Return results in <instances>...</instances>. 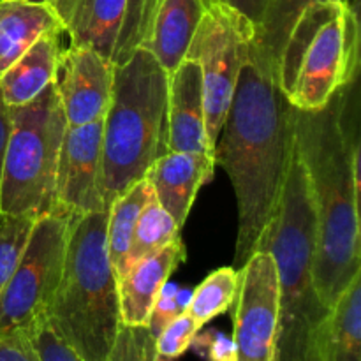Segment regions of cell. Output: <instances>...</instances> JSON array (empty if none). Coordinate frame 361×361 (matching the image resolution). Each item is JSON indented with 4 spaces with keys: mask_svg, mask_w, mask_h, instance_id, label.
I'll list each match as a JSON object with an SVG mask.
<instances>
[{
    "mask_svg": "<svg viewBox=\"0 0 361 361\" xmlns=\"http://www.w3.org/2000/svg\"><path fill=\"white\" fill-rule=\"evenodd\" d=\"M293 150L295 108L252 41L214 145L215 166L228 173L238 208L236 270L261 250L281 201Z\"/></svg>",
    "mask_w": 361,
    "mask_h": 361,
    "instance_id": "1",
    "label": "cell"
},
{
    "mask_svg": "<svg viewBox=\"0 0 361 361\" xmlns=\"http://www.w3.org/2000/svg\"><path fill=\"white\" fill-rule=\"evenodd\" d=\"M295 141L316 212L317 293L331 310L361 274L358 78L317 111L295 108Z\"/></svg>",
    "mask_w": 361,
    "mask_h": 361,
    "instance_id": "2",
    "label": "cell"
},
{
    "mask_svg": "<svg viewBox=\"0 0 361 361\" xmlns=\"http://www.w3.org/2000/svg\"><path fill=\"white\" fill-rule=\"evenodd\" d=\"M261 250L271 254L277 268V361H323V331L330 309L317 293L316 212L296 141Z\"/></svg>",
    "mask_w": 361,
    "mask_h": 361,
    "instance_id": "3",
    "label": "cell"
},
{
    "mask_svg": "<svg viewBox=\"0 0 361 361\" xmlns=\"http://www.w3.org/2000/svg\"><path fill=\"white\" fill-rule=\"evenodd\" d=\"M168 154V73L145 48L113 63L102 118L101 197L104 210Z\"/></svg>",
    "mask_w": 361,
    "mask_h": 361,
    "instance_id": "4",
    "label": "cell"
},
{
    "mask_svg": "<svg viewBox=\"0 0 361 361\" xmlns=\"http://www.w3.org/2000/svg\"><path fill=\"white\" fill-rule=\"evenodd\" d=\"M106 226L108 210L71 217L62 277L46 314V323L85 361L108 360L122 326Z\"/></svg>",
    "mask_w": 361,
    "mask_h": 361,
    "instance_id": "5",
    "label": "cell"
},
{
    "mask_svg": "<svg viewBox=\"0 0 361 361\" xmlns=\"http://www.w3.org/2000/svg\"><path fill=\"white\" fill-rule=\"evenodd\" d=\"M360 73V16L344 2H319L296 20L277 67L293 108L317 111Z\"/></svg>",
    "mask_w": 361,
    "mask_h": 361,
    "instance_id": "6",
    "label": "cell"
},
{
    "mask_svg": "<svg viewBox=\"0 0 361 361\" xmlns=\"http://www.w3.org/2000/svg\"><path fill=\"white\" fill-rule=\"evenodd\" d=\"M9 122L0 214L41 217L59 210L56 166L67 122L55 85L27 104L11 106Z\"/></svg>",
    "mask_w": 361,
    "mask_h": 361,
    "instance_id": "7",
    "label": "cell"
},
{
    "mask_svg": "<svg viewBox=\"0 0 361 361\" xmlns=\"http://www.w3.org/2000/svg\"><path fill=\"white\" fill-rule=\"evenodd\" d=\"M73 214L53 210L32 228L13 275L0 291V337L28 335L46 321L63 270Z\"/></svg>",
    "mask_w": 361,
    "mask_h": 361,
    "instance_id": "8",
    "label": "cell"
},
{
    "mask_svg": "<svg viewBox=\"0 0 361 361\" xmlns=\"http://www.w3.org/2000/svg\"><path fill=\"white\" fill-rule=\"evenodd\" d=\"M256 37V25L224 4H210L192 35L185 59L200 66L203 83L204 122L214 147L222 129L240 69L249 44Z\"/></svg>",
    "mask_w": 361,
    "mask_h": 361,
    "instance_id": "9",
    "label": "cell"
},
{
    "mask_svg": "<svg viewBox=\"0 0 361 361\" xmlns=\"http://www.w3.org/2000/svg\"><path fill=\"white\" fill-rule=\"evenodd\" d=\"M235 361H277L279 282L268 250H257L240 268L233 303Z\"/></svg>",
    "mask_w": 361,
    "mask_h": 361,
    "instance_id": "10",
    "label": "cell"
},
{
    "mask_svg": "<svg viewBox=\"0 0 361 361\" xmlns=\"http://www.w3.org/2000/svg\"><path fill=\"white\" fill-rule=\"evenodd\" d=\"M102 120L66 127L56 166V207L73 215L104 210L101 197Z\"/></svg>",
    "mask_w": 361,
    "mask_h": 361,
    "instance_id": "11",
    "label": "cell"
},
{
    "mask_svg": "<svg viewBox=\"0 0 361 361\" xmlns=\"http://www.w3.org/2000/svg\"><path fill=\"white\" fill-rule=\"evenodd\" d=\"M53 85L67 126L102 120L111 97L113 62L95 49L69 44L60 51Z\"/></svg>",
    "mask_w": 361,
    "mask_h": 361,
    "instance_id": "12",
    "label": "cell"
},
{
    "mask_svg": "<svg viewBox=\"0 0 361 361\" xmlns=\"http://www.w3.org/2000/svg\"><path fill=\"white\" fill-rule=\"evenodd\" d=\"M168 152H194L214 157L204 122L201 71L183 59L168 74Z\"/></svg>",
    "mask_w": 361,
    "mask_h": 361,
    "instance_id": "13",
    "label": "cell"
},
{
    "mask_svg": "<svg viewBox=\"0 0 361 361\" xmlns=\"http://www.w3.org/2000/svg\"><path fill=\"white\" fill-rule=\"evenodd\" d=\"M214 171L215 161L212 155L168 152L150 166L145 178L150 182L155 200L182 229L197 192L214 178Z\"/></svg>",
    "mask_w": 361,
    "mask_h": 361,
    "instance_id": "14",
    "label": "cell"
},
{
    "mask_svg": "<svg viewBox=\"0 0 361 361\" xmlns=\"http://www.w3.org/2000/svg\"><path fill=\"white\" fill-rule=\"evenodd\" d=\"M185 256L187 250L182 238H176L159 252L134 263L118 279L122 324H148L162 288L169 282L173 271L185 261Z\"/></svg>",
    "mask_w": 361,
    "mask_h": 361,
    "instance_id": "15",
    "label": "cell"
},
{
    "mask_svg": "<svg viewBox=\"0 0 361 361\" xmlns=\"http://www.w3.org/2000/svg\"><path fill=\"white\" fill-rule=\"evenodd\" d=\"M127 0H55L51 4L71 46H85L111 60Z\"/></svg>",
    "mask_w": 361,
    "mask_h": 361,
    "instance_id": "16",
    "label": "cell"
},
{
    "mask_svg": "<svg viewBox=\"0 0 361 361\" xmlns=\"http://www.w3.org/2000/svg\"><path fill=\"white\" fill-rule=\"evenodd\" d=\"M204 9L203 0H159L150 32L140 48L150 51L166 73H173L185 59Z\"/></svg>",
    "mask_w": 361,
    "mask_h": 361,
    "instance_id": "17",
    "label": "cell"
},
{
    "mask_svg": "<svg viewBox=\"0 0 361 361\" xmlns=\"http://www.w3.org/2000/svg\"><path fill=\"white\" fill-rule=\"evenodd\" d=\"M63 30L51 4L0 0V78L42 35Z\"/></svg>",
    "mask_w": 361,
    "mask_h": 361,
    "instance_id": "18",
    "label": "cell"
},
{
    "mask_svg": "<svg viewBox=\"0 0 361 361\" xmlns=\"http://www.w3.org/2000/svg\"><path fill=\"white\" fill-rule=\"evenodd\" d=\"M63 34V30H56L42 35L0 78V95L7 108L27 104L55 81Z\"/></svg>",
    "mask_w": 361,
    "mask_h": 361,
    "instance_id": "19",
    "label": "cell"
},
{
    "mask_svg": "<svg viewBox=\"0 0 361 361\" xmlns=\"http://www.w3.org/2000/svg\"><path fill=\"white\" fill-rule=\"evenodd\" d=\"M323 361H361V274L331 307L323 331Z\"/></svg>",
    "mask_w": 361,
    "mask_h": 361,
    "instance_id": "20",
    "label": "cell"
},
{
    "mask_svg": "<svg viewBox=\"0 0 361 361\" xmlns=\"http://www.w3.org/2000/svg\"><path fill=\"white\" fill-rule=\"evenodd\" d=\"M154 196L150 182L147 178L134 183L122 196L116 197L108 208V226H106V247L116 279L122 277L129 268V252L134 229L145 204Z\"/></svg>",
    "mask_w": 361,
    "mask_h": 361,
    "instance_id": "21",
    "label": "cell"
},
{
    "mask_svg": "<svg viewBox=\"0 0 361 361\" xmlns=\"http://www.w3.org/2000/svg\"><path fill=\"white\" fill-rule=\"evenodd\" d=\"M342 2V0H268L263 20L256 30V48L261 59L277 74L282 48L300 14L312 4Z\"/></svg>",
    "mask_w": 361,
    "mask_h": 361,
    "instance_id": "22",
    "label": "cell"
},
{
    "mask_svg": "<svg viewBox=\"0 0 361 361\" xmlns=\"http://www.w3.org/2000/svg\"><path fill=\"white\" fill-rule=\"evenodd\" d=\"M240 270L235 267H224L212 271L192 291L185 312L203 328L215 317L226 314L233 307L238 293Z\"/></svg>",
    "mask_w": 361,
    "mask_h": 361,
    "instance_id": "23",
    "label": "cell"
},
{
    "mask_svg": "<svg viewBox=\"0 0 361 361\" xmlns=\"http://www.w3.org/2000/svg\"><path fill=\"white\" fill-rule=\"evenodd\" d=\"M180 231L182 229L176 226L171 215L161 207V203L155 200L154 194L150 201L145 204L143 212L137 219L133 243H130L129 268L137 261L159 252L161 249L168 247L169 243L175 242L176 238H180Z\"/></svg>",
    "mask_w": 361,
    "mask_h": 361,
    "instance_id": "24",
    "label": "cell"
},
{
    "mask_svg": "<svg viewBox=\"0 0 361 361\" xmlns=\"http://www.w3.org/2000/svg\"><path fill=\"white\" fill-rule=\"evenodd\" d=\"M157 4L159 0H127L122 27L111 55V62L115 66L126 62L136 48L143 44L150 32Z\"/></svg>",
    "mask_w": 361,
    "mask_h": 361,
    "instance_id": "25",
    "label": "cell"
},
{
    "mask_svg": "<svg viewBox=\"0 0 361 361\" xmlns=\"http://www.w3.org/2000/svg\"><path fill=\"white\" fill-rule=\"evenodd\" d=\"M37 219L34 215L0 214V291L13 275Z\"/></svg>",
    "mask_w": 361,
    "mask_h": 361,
    "instance_id": "26",
    "label": "cell"
},
{
    "mask_svg": "<svg viewBox=\"0 0 361 361\" xmlns=\"http://www.w3.org/2000/svg\"><path fill=\"white\" fill-rule=\"evenodd\" d=\"M157 356L155 335L148 324H122L106 361H155Z\"/></svg>",
    "mask_w": 361,
    "mask_h": 361,
    "instance_id": "27",
    "label": "cell"
},
{
    "mask_svg": "<svg viewBox=\"0 0 361 361\" xmlns=\"http://www.w3.org/2000/svg\"><path fill=\"white\" fill-rule=\"evenodd\" d=\"M197 331H201V328L189 316V312L183 310L155 337L157 355L173 360L180 358L190 349Z\"/></svg>",
    "mask_w": 361,
    "mask_h": 361,
    "instance_id": "28",
    "label": "cell"
},
{
    "mask_svg": "<svg viewBox=\"0 0 361 361\" xmlns=\"http://www.w3.org/2000/svg\"><path fill=\"white\" fill-rule=\"evenodd\" d=\"M30 338L41 361H85L53 331L46 321L32 331Z\"/></svg>",
    "mask_w": 361,
    "mask_h": 361,
    "instance_id": "29",
    "label": "cell"
},
{
    "mask_svg": "<svg viewBox=\"0 0 361 361\" xmlns=\"http://www.w3.org/2000/svg\"><path fill=\"white\" fill-rule=\"evenodd\" d=\"M194 351L207 361H235L236 351L233 337L219 330H207L204 334L197 331L192 345Z\"/></svg>",
    "mask_w": 361,
    "mask_h": 361,
    "instance_id": "30",
    "label": "cell"
},
{
    "mask_svg": "<svg viewBox=\"0 0 361 361\" xmlns=\"http://www.w3.org/2000/svg\"><path fill=\"white\" fill-rule=\"evenodd\" d=\"M0 361H41L28 335L0 337Z\"/></svg>",
    "mask_w": 361,
    "mask_h": 361,
    "instance_id": "31",
    "label": "cell"
},
{
    "mask_svg": "<svg viewBox=\"0 0 361 361\" xmlns=\"http://www.w3.org/2000/svg\"><path fill=\"white\" fill-rule=\"evenodd\" d=\"M203 2L204 6H210V4H224V6L238 11L240 14L249 18V20L256 25V30H257L261 20H263V14H264V9H267L268 0H203Z\"/></svg>",
    "mask_w": 361,
    "mask_h": 361,
    "instance_id": "32",
    "label": "cell"
},
{
    "mask_svg": "<svg viewBox=\"0 0 361 361\" xmlns=\"http://www.w3.org/2000/svg\"><path fill=\"white\" fill-rule=\"evenodd\" d=\"M9 108L6 106V102L2 101V95H0V187H2V175H4V157H6V145L7 137H9Z\"/></svg>",
    "mask_w": 361,
    "mask_h": 361,
    "instance_id": "33",
    "label": "cell"
},
{
    "mask_svg": "<svg viewBox=\"0 0 361 361\" xmlns=\"http://www.w3.org/2000/svg\"><path fill=\"white\" fill-rule=\"evenodd\" d=\"M342 2H344L349 9L355 11V13L360 16V0H342Z\"/></svg>",
    "mask_w": 361,
    "mask_h": 361,
    "instance_id": "34",
    "label": "cell"
},
{
    "mask_svg": "<svg viewBox=\"0 0 361 361\" xmlns=\"http://www.w3.org/2000/svg\"><path fill=\"white\" fill-rule=\"evenodd\" d=\"M28 2H37V4H53L55 0H28Z\"/></svg>",
    "mask_w": 361,
    "mask_h": 361,
    "instance_id": "35",
    "label": "cell"
},
{
    "mask_svg": "<svg viewBox=\"0 0 361 361\" xmlns=\"http://www.w3.org/2000/svg\"><path fill=\"white\" fill-rule=\"evenodd\" d=\"M155 361H175L173 358H164V356H157V360Z\"/></svg>",
    "mask_w": 361,
    "mask_h": 361,
    "instance_id": "36",
    "label": "cell"
}]
</instances>
